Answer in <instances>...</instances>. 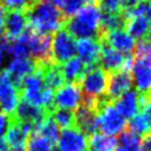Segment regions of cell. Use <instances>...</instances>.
I'll list each match as a JSON object with an SVG mask.
<instances>
[{
  "mask_svg": "<svg viewBox=\"0 0 151 151\" xmlns=\"http://www.w3.org/2000/svg\"><path fill=\"white\" fill-rule=\"evenodd\" d=\"M25 12L29 29L37 34L51 35L65 27L67 20L60 8L38 0Z\"/></svg>",
  "mask_w": 151,
  "mask_h": 151,
  "instance_id": "cell-1",
  "label": "cell"
},
{
  "mask_svg": "<svg viewBox=\"0 0 151 151\" xmlns=\"http://www.w3.org/2000/svg\"><path fill=\"white\" fill-rule=\"evenodd\" d=\"M101 11L97 2H90L81 7L74 15L68 18L65 28L74 38H97L103 41L101 31Z\"/></svg>",
  "mask_w": 151,
  "mask_h": 151,
  "instance_id": "cell-2",
  "label": "cell"
},
{
  "mask_svg": "<svg viewBox=\"0 0 151 151\" xmlns=\"http://www.w3.org/2000/svg\"><path fill=\"white\" fill-rule=\"evenodd\" d=\"M97 131H101L103 134L114 137L125 131L127 126L126 119L123 118L114 109L111 100L106 97L98 99L97 103Z\"/></svg>",
  "mask_w": 151,
  "mask_h": 151,
  "instance_id": "cell-3",
  "label": "cell"
},
{
  "mask_svg": "<svg viewBox=\"0 0 151 151\" xmlns=\"http://www.w3.org/2000/svg\"><path fill=\"white\" fill-rule=\"evenodd\" d=\"M109 73L105 72L99 65H96L86 71L81 80L78 83L83 93V98L98 100L105 97L107 91Z\"/></svg>",
  "mask_w": 151,
  "mask_h": 151,
  "instance_id": "cell-4",
  "label": "cell"
},
{
  "mask_svg": "<svg viewBox=\"0 0 151 151\" xmlns=\"http://www.w3.org/2000/svg\"><path fill=\"white\" fill-rule=\"evenodd\" d=\"M77 53L76 40L70 34V32L63 27L53 34L51 44L52 60L57 65H63L70 59H72Z\"/></svg>",
  "mask_w": 151,
  "mask_h": 151,
  "instance_id": "cell-5",
  "label": "cell"
},
{
  "mask_svg": "<svg viewBox=\"0 0 151 151\" xmlns=\"http://www.w3.org/2000/svg\"><path fill=\"white\" fill-rule=\"evenodd\" d=\"M20 88L6 71L0 72V109L12 116L19 104Z\"/></svg>",
  "mask_w": 151,
  "mask_h": 151,
  "instance_id": "cell-6",
  "label": "cell"
},
{
  "mask_svg": "<svg viewBox=\"0 0 151 151\" xmlns=\"http://www.w3.org/2000/svg\"><path fill=\"white\" fill-rule=\"evenodd\" d=\"M83 103V93L78 83H67L53 94V109L74 111Z\"/></svg>",
  "mask_w": 151,
  "mask_h": 151,
  "instance_id": "cell-7",
  "label": "cell"
},
{
  "mask_svg": "<svg viewBox=\"0 0 151 151\" xmlns=\"http://www.w3.org/2000/svg\"><path fill=\"white\" fill-rule=\"evenodd\" d=\"M127 127L139 137L151 132V98L149 94H139V110L130 118Z\"/></svg>",
  "mask_w": 151,
  "mask_h": 151,
  "instance_id": "cell-8",
  "label": "cell"
},
{
  "mask_svg": "<svg viewBox=\"0 0 151 151\" xmlns=\"http://www.w3.org/2000/svg\"><path fill=\"white\" fill-rule=\"evenodd\" d=\"M32 132H34V127L32 125L19 123L11 117V123L4 138L9 151H26V144Z\"/></svg>",
  "mask_w": 151,
  "mask_h": 151,
  "instance_id": "cell-9",
  "label": "cell"
},
{
  "mask_svg": "<svg viewBox=\"0 0 151 151\" xmlns=\"http://www.w3.org/2000/svg\"><path fill=\"white\" fill-rule=\"evenodd\" d=\"M131 77L138 94L151 93V59L133 58Z\"/></svg>",
  "mask_w": 151,
  "mask_h": 151,
  "instance_id": "cell-10",
  "label": "cell"
},
{
  "mask_svg": "<svg viewBox=\"0 0 151 151\" xmlns=\"http://www.w3.org/2000/svg\"><path fill=\"white\" fill-rule=\"evenodd\" d=\"M51 113L41 107H37L34 105H31L26 101H20L15 109V111L13 112V114L11 116L14 120L19 122V123H25V124H29L34 127V131L39 127V125L50 116Z\"/></svg>",
  "mask_w": 151,
  "mask_h": 151,
  "instance_id": "cell-11",
  "label": "cell"
},
{
  "mask_svg": "<svg viewBox=\"0 0 151 151\" xmlns=\"http://www.w3.org/2000/svg\"><path fill=\"white\" fill-rule=\"evenodd\" d=\"M100 47L101 40L97 38H84L76 41V50L79 55L78 58L86 66L87 70L98 65Z\"/></svg>",
  "mask_w": 151,
  "mask_h": 151,
  "instance_id": "cell-12",
  "label": "cell"
},
{
  "mask_svg": "<svg viewBox=\"0 0 151 151\" xmlns=\"http://www.w3.org/2000/svg\"><path fill=\"white\" fill-rule=\"evenodd\" d=\"M28 29V22L25 11L6 12L4 22V35L6 39H18Z\"/></svg>",
  "mask_w": 151,
  "mask_h": 151,
  "instance_id": "cell-13",
  "label": "cell"
},
{
  "mask_svg": "<svg viewBox=\"0 0 151 151\" xmlns=\"http://www.w3.org/2000/svg\"><path fill=\"white\" fill-rule=\"evenodd\" d=\"M51 35L37 34L31 31L29 37V58L35 61V64H41L52 60L51 54Z\"/></svg>",
  "mask_w": 151,
  "mask_h": 151,
  "instance_id": "cell-14",
  "label": "cell"
},
{
  "mask_svg": "<svg viewBox=\"0 0 151 151\" xmlns=\"http://www.w3.org/2000/svg\"><path fill=\"white\" fill-rule=\"evenodd\" d=\"M132 77L129 71L120 70L113 73L109 74V83H107V91L105 97L114 101L117 98H119L122 94L131 90L132 87Z\"/></svg>",
  "mask_w": 151,
  "mask_h": 151,
  "instance_id": "cell-15",
  "label": "cell"
},
{
  "mask_svg": "<svg viewBox=\"0 0 151 151\" xmlns=\"http://www.w3.org/2000/svg\"><path fill=\"white\" fill-rule=\"evenodd\" d=\"M127 57L129 55H125V54L118 52L117 50L112 48L107 44L101 42L98 64L105 72L113 73V72H117V71H120L124 68Z\"/></svg>",
  "mask_w": 151,
  "mask_h": 151,
  "instance_id": "cell-16",
  "label": "cell"
},
{
  "mask_svg": "<svg viewBox=\"0 0 151 151\" xmlns=\"http://www.w3.org/2000/svg\"><path fill=\"white\" fill-rule=\"evenodd\" d=\"M57 143L60 151H86L87 149V137L77 127L64 130Z\"/></svg>",
  "mask_w": 151,
  "mask_h": 151,
  "instance_id": "cell-17",
  "label": "cell"
},
{
  "mask_svg": "<svg viewBox=\"0 0 151 151\" xmlns=\"http://www.w3.org/2000/svg\"><path fill=\"white\" fill-rule=\"evenodd\" d=\"M101 42L107 44L109 46L125 55H131L136 46V40L124 29H116L105 33Z\"/></svg>",
  "mask_w": 151,
  "mask_h": 151,
  "instance_id": "cell-18",
  "label": "cell"
},
{
  "mask_svg": "<svg viewBox=\"0 0 151 151\" xmlns=\"http://www.w3.org/2000/svg\"><path fill=\"white\" fill-rule=\"evenodd\" d=\"M37 70V64L31 58H12L7 63L6 72L19 86L21 79Z\"/></svg>",
  "mask_w": 151,
  "mask_h": 151,
  "instance_id": "cell-19",
  "label": "cell"
},
{
  "mask_svg": "<svg viewBox=\"0 0 151 151\" xmlns=\"http://www.w3.org/2000/svg\"><path fill=\"white\" fill-rule=\"evenodd\" d=\"M112 104L123 118H132L139 110V94L136 90H129Z\"/></svg>",
  "mask_w": 151,
  "mask_h": 151,
  "instance_id": "cell-20",
  "label": "cell"
},
{
  "mask_svg": "<svg viewBox=\"0 0 151 151\" xmlns=\"http://www.w3.org/2000/svg\"><path fill=\"white\" fill-rule=\"evenodd\" d=\"M76 127L80 130L84 134H92L97 131V111L87 107L85 105H80L74 112Z\"/></svg>",
  "mask_w": 151,
  "mask_h": 151,
  "instance_id": "cell-21",
  "label": "cell"
},
{
  "mask_svg": "<svg viewBox=\"0 0 151 151\" xmlns=\"http://www.w3.org/2000/svg\"><path fill=\"white\" fill-rule=\"evenodd\" d=\"M150 29V20L139 17V15H130L125 18L124 31L131 35L133 39H144L149 37Z\"/></svg>",
  "mask_w": 151,
  "mask_h": 151,
  "instance_id": "cell-22",
  "label": "cell"
},
{
  "mask_svg": "<svg viewBox=\"0 0 151 151\" xmlns=\"http://www.w3.org/2000/svg\"><path fill=\"white\" fill-rule=\"evenodd\" d=\"M60 70L64 79L68 83H79L87 71L86 66L77 57H73L65 64L60 65Z\"/></svg>",
  "mask_w": 151,
  "mask_h": 151,
  "instance_id": "cell-23",
  "label": "cell"
},
{
  "mask_svg": "<svg viewBox=\"0 0 151 151\" xmlns=\"http://www.w3.org/2000/svg\"><path fill=\"white\" fill-rule=\"evenodd\" d=\"M116 137L106 136L100 132H94L87 138V146L90 151H114L117 147Z\"/></svg>",
  "mask_w": 151,
  "mask_h": 151,
  "instance_id": "cell-24",
  "label": "cell"
},
{
  "mask_svg": "<svg viewBox=\"0 0 151 151\" xmlns=\"http://www.w3.org/2000/svg\"><path fill=\"white\" fill-rule=\"evenodd\" d=\"M125 25V18L123 13H117V14H110V13H101V31L103 34L116 31V29H124Z\"/></svg>",
  "mask_w": 151,
  "mask_h": 151,
  "instance_id": "cell-25",
  "label": "cell"
},
{
  "mask_svg": "<svg viewBox=\"0 0 151 151\" xmlns=\"http://www.w3.org/2000/svg\"><path fill=\"white\" fill-rule=\"evenodd\" d=\"M51 118L57 124L58 127H61L64 130L76 127V120H74V111L70 110H63V109H53L51 112Z\"/></svg>",
  "mask_w": 151,
  "mask_h": 151,
  "instance_id": "cell-26",
  "label": "cell"
},
{
  "mask_svg": "<svg viewBox=\"0 0 151 151\" xmlns=\"http://www.w3.org/2000/svg\"><path fill=\"white\" fill-rule=\"evenodd\" d=\"M34 132H38L39 134H41L44 138H46L52 144L58 142V138H59V134H60L59 127L57 126V124L51 118V114L39 125V127Z\"/></svg>",
  "mask_w": 151,
  "mask_h": 151,
  "instance_id": "cell-27",
  "label": "cell"
},
{
  "mask_svg": "<svg viewBox=\"0 0 151 151\" xmlns=\"http://www.w3.org/2000/svg\"><path fill=\"white\" fill-rule=\"evenodd\" d=\"M53 144L38 132H32L26 144V151H51Z\"/></svg>",
  "mask_w": 151,
  "mask_h": 151,
  "instance_id": "cell-28",
  "label": "cell"
},
{
  "mask_svg": "<svg viewBox=\"0 0 151 151\" xmlns=\"http://www.w3.org/2000/svg\"><path fill=\"white\" fill-rule=\"evenodd\" d=\"M120 146L127 151H142V138L130 130H125L119 136Z\"/></svg>",
  "mask_w": 151,
  "mask_h": 151,
  "instance_id": "cell-29",
  "label": "cell"
},
{
  "mask_svg": "<svg viewBox=\"0 0 151 151\" xmlns=\"http://www.w3.org/2000/svg\"><path fill=\"white\" fill-rule=\"evenodd\" d=\"M133 52L136 59H151V38L147 37L136 42Z\"/></svg>",
  "mask_w": 151,
  "mask_h": 151,
  "instance_id": "cell-30",
  "label": "cell"
},
{
  "mask_svg": "<svg viewBox=\"0 0 151 151\" xmlns=\"http://www.w3.org/2000/svg\"><path fill=\"white\" fill-rule=\"evenodd\" d=\"M97 5L100 8L101 13H110V14L123 13L122 0H98Z\"/></svg>",
  "mask_w": 151,
  "mask_h": 151,
  "instance_id": "cell-31",
  "label": "cell"
},
{
  "mask_svg": "<svg viewBox=\"0 0 151 151\" xmlns=\"http://www.w3.org/2000/svg\"><path fill=\"white\" fill-rule=\"evenodd\" d=\"M87 0H65L64 5L61 7V12L65 15L66 19L74 15L81 7H84V4Z\"/></svg>",
  "mask_w": 151,
  "mask_h": 151,
  "instance_id": "cell-32",
  "label": "cell"
},
{
  "mask_svg": "<svg viewBox=\"0 0 151 151\" xmlns=\"http://www.w3.org/2000/svg\"><path fill=\"white\" fill-rule=\"evenodd\" d=\"M37 0H1V4L8 11H26Z\"/></svg>",
  "mask_w": 151,
  "mask_h": 151,
  "instance_id": "cell-33",
  "label": "cell"
},
{
  "mask_svg": "<svg viewBox=\"0 0 151 151\" xmlns=\"http://www.w3.org/2000/svg\"><path fill=\"white\" fill-rule=\"evenodd\" d=\"M7 46H8V40L5 37L0 38V72L2 71V67L5 66L6 55H7Z\"/></svg>",
  "mask_w": 151,
  "mask_h": 151,
  "instance_id": "cell-34",
  "label": "cell"
},
{
  "mask_svg": "<svg viewBox=\"0 0 151 151\" xmlns=\"http://www.w3.org/2000/svg\"><path fill=\"white\" fill-rule=\"evenodd\" d=\"M9 123H11V117L5 114L4 112H0V138L2 137V134L8 129Z\"/></svg>",
  "mask_w": 151,
  "mask_h": 151,
  "instance_id": "cell-35",
  "label": "cell"
},
{
  "mask_svg": "<svg viewBox=\"0 0 151 151\" xmlns=\"http://www.w3.org/2000/svg\"><path fill=\"white\" fill-rule=\"evenodd\" d=\"M6 8L0 5V38L5 37L4 35V22H5V17H6Z\"/></svg>",
  "mask_w": 151,
  "mask_h": 151,
  "instance_id": "cell-36",
  "label": "cell"
},
{
  "mask_svg": "<svg viewBox=\"0 0 151 151\" xmlns=\"http://www.w3.org/2000/svg\"><path fill=\"white\" fill-rule=\"evenodd\" d=\"M38 1L48 2V4L54 5V6H57L58 8H60V7H63V5H64V1H65V0H38ZM60 9H61V8H60Z\"/></svg>",
  "mask_w": 151,
  "mask_h": 151,
  "instance_id": "cell-37",
  "label": "cell"
},
{
  "mask_svg": "<svg viewBox=\"0 0 151 151\" xmlns=\"http://www.w3.org/2000/svg\"><path fill=\"white\" fill-rule=\"evenodd\" d=\"M0 151H9V149H8V146H7L6 142H5V139H4L2 137L0 138Z\"/></svg>",
  "mask_w": 151,
  "mask_h": 151,
  "instance_id": "cell-38",
  "label": "cell"
},
{
  "mask_svg": "<svg viewBox=\"0 0 151 151\" xmlns=\"http://www.w3.org/2000/svg\"><path fill=\"white\" fill-rule=\"evenodd\" d=\"M114 151H127V150H126V149H124L123 146H117Z\"/></svg>",
  "mask_w": 151,
  "mask_h": 151,
  "instance_id": "cell-39",
  "label": "cell"
},
{
  "mask_svg": "<svg viewBox=\"0 0 151 151\" xmlns=\"http://www.w3.org/2000/svg\"><path fill=\"white\" fill-rule=\"evenodd\" d=\"M151 35V21H150V29H149V37Z\"/></svg>",
  "mask_w": 151,
  "mask_h": 151,
  "instance_id": "cell-40",
  "label": "cell"
},
{
  "mask_svg": "<svg viewBox=\"0 0 151 151\" xmlns=\"http://www.w3.org/2000/svg\"><path fill=\"white\" fill-rule=\"evenodd\" d=\"M51 151H60V150H59V149H58V147H55V149H52V150H51Z\"/></svg>",
  "mask_w": 151,
  "mask_h": 151,
  "instance_id": "cell-41",
  "label": "cell"
},
{
  "mask_svg": "<svg viewBox=\"0 0 151 151\" xmlns=\"http://www.w3.org/2000/svg\"><path fill=\"white\" fill-rule=\"evenodd\" d=\"M88 1H90V2H97L98 0H88Z\"/></svg>",
  "mask_w": 151,
  "mask_h": 151,
  "instance_id": "cell-42",
  "label": "cell"
}]
</instances>
